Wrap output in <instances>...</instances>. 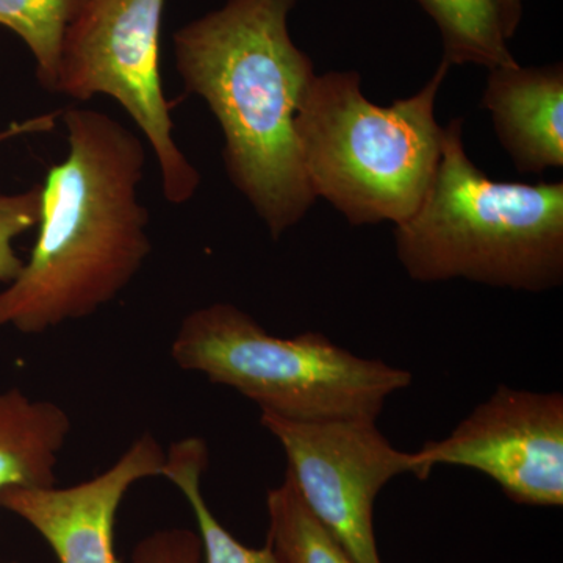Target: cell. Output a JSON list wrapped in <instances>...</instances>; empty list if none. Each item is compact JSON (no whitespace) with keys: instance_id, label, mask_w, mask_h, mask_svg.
I'll list each match as a JSON object with an SVG mask.
<instances>
[{"instance_id":"obj_1","label":"cell","mask_w":563,"mask_h":563,"mask_svg":"<svg viewBox=\"0 0 563 563\" xmlns=\"http://www.w3.org/2000/svg\"><path fill=\"white\" fill-rule=\"evenodd\" d=\"M68 155L41 185L38 236L20 276L0 291V329L38 335L113 302L150 257L139 201L146 147L102 111L62 113Z\"/></svg>"},{"instance_id":"obj_2","label":"cell","mask_w":563,"mask_h":563,"mask_svg":"<svg viewBox=\"0 0 563 563\" xmlns=\"http://www.w3.org/2000/svg\"><path fill=\"white\" fill-rule=\"evenodd\" d=\"M298 2L225 0L173 36L185 91L217 118L225 173L274 240L317 201L295 135L296 114L317 76L288 31Z\"/></svg>"},{"instance_id":"obj_3","label":"cell","mask_w":563,"mask_h":563,"mask_svg":"<svg viewBox=\"0 0 563 563\" xmlns=\"http://www.w3.org/2000/svg\"><path fill=\"white\" fill-rule=\"evenodd\" d=\"M393 236L410 279L553 290L563 282V181L490 179L466 154L459 118L444 128L424 198Z\"/></svg>"},{"instance_id":"obj_4","label":"cell","mask_w":563,"mask_h":563,"mask_svg":"<svg viewBox=\"0 0 563 563\" xmlns=\"http://www.w3.org/2000/svg\"><path fill=\"white\" fill-rule=\"evenodd\" d=\"M451 66L440 63L410 98L377 106L355 70L314 76L295 121L307 184L351 225L406 221L420 206L442 158L437 96Z\"/></svg>"},{"instance_id":"obj_5","label":"cell","mask_w":563,"mask_h":563,"mask_svg":"<svg viewBox=\"0 0 563 563\" xmlns=\"http://www.w3.org/2000/svg\"><path fill=\"white\" fill-rule=\"evenodd\" d=\"M172 357L261 407L292 421H376L412 373L358 357L320 332L272 335L229 302L192 310L174 336Z\"/></svg>"},{"instance_id":"obj_6","label":"cell","mask_w":563,"mask_h":563,"mask_svg":"<svg viewBox=\"0 0 563 563\" xmlns=\"http://www.w3.org/2000/svg\"><path fill=\"white\" fill-rule=\"evenodd\" d=\"M166 0H85L63 40L55 92L87 102L109 96L150 143L173 206L195 198L201 174L174 141L163 92L161 29Z\"/></svg>"},{"instance_id":"obj_7","label":"cell","mask_w":563,"mask_h":563,"mask_svg":"<svg viewBox=\"0 0 563 563\" xmlns=\"http://www.w3.org/2000/svg\"><path fill=\"white\" fill-rule=\"evenodd\" d=\"M261 422L285 451L287 476L314 518L355 563H383L374 503L401 474L424 479L417 451L396 450L376 421H292L262 412Z\"/></svg>"},{"instance_id":"obj_8","label":"cell","mask_w":563,"mask_h":563,"mask_svg":"<svg viewBox=\"0 0 563 563\" xmlns=\"http://www.w3.org/2000/svg\"><path fill=\"white\" fill-rule=\"evenodd\" d=\"M422 476L439 465L485 474L510 501L563 504V396L499 387L454 431L417 451Z\"/></svg>"},{"instance_id":"obj_9","label":"cell","mask_w":563,"mask_h":563,"mask_svg":"<svg viewBox=\"0 0 563 563\" xmlns=\"http://www.w3.org/2000/svg\"><path fill=\"white\" fill-rule=\"evenodd\" d=\"M165 457L162 444L146 432L109 470L85 483L2 488L0 509L32 526L60 563H120L114 550L118 509L133 485L162 476Z\"/></svg>"},{"instance_id":"obj_10","label":"cell","mask_w":563,"mask_h":563,"mask_svg":"<svg viewBox=\"0 0 563 563\" xmlns=\"http://www.w3.org/2000/svg\"><path fill=\"white\" fill-rule=\"evenodd\" d=\"M483 107L517 172L542 174L563 166V66L490 69Z\"/></svg>"},{"instance_id":"obj_11","label":"cell","mask_w":563,"mask_h":563,"mask_svg":"<svg viewBox=\"0 0 563 563\" xmlns=\"http://www.w3.org/2000/svg\"><path fill=\"white\" fill-rule=\"evenodd\" d=\"M73 429L68 412L20 388L0 391V490L57 485V465Z\"/></svg>"},{"instance_id":"obj_12","label":"cell","mask_w":563,"mask_h":563,"mask_svg":"<svg viewBox=\"0 0 563 563\" xmlns=\"http://www.w3.org/2000/svg\"><path fill=\"white\" fill-rule=\"evenodd\" d=\"M439 27L443 60L450 66L477 65L488 70L515 66L507 46L499 0H417Z\"/></svg>"},{"instance_id":"obj_13","label":"cell","mask_w":563,"mask_h":563,"mask_svg":"<svg viewBox=\"0 0 563 563\" xmlns=\"http://www.w3.org/2000/svg\"><path fill=\"white\" fill-rule=\"evenodd\" d=\"M209 465V448L199 437L174 442L166 451L162 477L176 485L190 504L198 521L206 563H279L272 544L266 542L261 550L244 547L211 512L203 498L202 477Z\"/></svg>"},{"instance_id":"obj_14","label":"cell","mask_w":563,"mask_h":563,"mask_svg":"<svg viewBox=\"0 0 563 563\" xmlns=\"http://www.w3.org/2000/svg\"><path fill=\"white\" fill-rule=\"evenodd\" d=\"M268 542L279 563H355L309 507L285 474L266 496Z\"/></svg>"},{"instance_id":"obj_15","label":"cell","mask_w":563,"mask_h":563,"mask_svg":"<svg viewBox=\"0 0 563 563\" xmlns=\"http://www.w3.org/2000/svg\"><path fill=\"white\" fill-rule=\"evenodd\" d=\"M85 0H0V25L16 33L36 62L44 90L55 92L63 40Z\"/></svg>"},{"instance_id":"obj_16","label":"cell","mask_w":563,"mask_h":563,"mask_svg":"<svg viewBox=\"0 0 563 563\" xmlns=\"http://www.w3.org/2000/svg\"><path fill=\"white\" fill-rule=\"evenodd\" d=\"M41 185L20 195L0 192V282L11 284L20 276L24 261L14 251L13 242L22 233L36 228L40 221Z\"/></svg>"},{"instance_id":"obj_17","label":"cell","mask_w":563,"mask_h":563,"mask_svg":"<svg viewBox=\"0 0 563 563\" xmlns=\"http://www.w3.org/2000/svg\"><path fill=\"white\" fill-rule=\"evenodd\" d=\"M132 563H202L201 537L190 529H162L136 543Z\"/></svg>"},{"instance_id":"obj_18","label":"cell","mask_w":563,"mask_h":563,"mask_svg":"<svg viewBox=\"0 0 563 563\" xmlns=\"http://www.w3.org/2000/svg\"><path fill=\"white\" fill-rule=\"evenodd\" d=\"M58 114H60V111L41 114V117H35L24 122H14L7 131L0 132V143L14 139V136L24 135V133L51 132L55 124H57Z\"/></svg>"},{"instance_id":"obj_19","label":"cell","mask_w":563,"mask_h":563,"mask_svg":"<svg viewBox=\"0 0 563 563\" xmlns=\"http://www.w3.org/2000/svg\"><path fill=\"white\" fill-rule=\"evenodd\" d=\"M499 5H501L506 38H514L515 33L520 27L521 18H523V0H499Z\"/></svg>"}]
</instances>
